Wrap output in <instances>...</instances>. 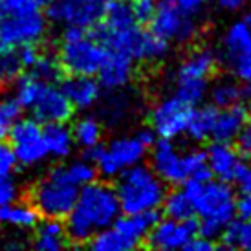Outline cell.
<instances>
[{
	"mask_svg": "<svg viewBox=\"0 0 251 251\" xmlns=\"http://www.w3.org/2000/svg\"><path fill=\"white\" fill-rule=\"evenodd\" d=\"M119 215L121 207L114 187L98 180L90 181L81 187L75 203L64 216L68 240L74 244H88L99 231L108 227Z\"/></svg>",
	"mask_w": 251,
	"mask_h": 251,
	"instance_id": "cell-1",
	"label": "cell"
},
{
	"mask_svg": "<svg viewBox=\"0 0 251 251\" xmlns=\"http://www.w3.org/2000/svg\"><path fill=\"white\" fill-rule=\"evenodd\" d=\"M193 203V215L198 218V233L203 237L218 238L233 216L237 215V196L227 181L216 180L211 176L200 180L185 181Z\"/></svg>",
	"mask_w": 251,
	"mask_h": 251,
	"instance_id": "cell-2",
	"label": "cell"
},
{
	"mask_svg": "<svg viewBox=\"0 0 251 251\" xmlns=\"http://www.w3.org/2000/svg\"><path fill=\"white\" fill-rule=\"evenodd\" d=\"M42 7L37 0H0V46H37L48 31Z\"/></svg>",
	"mask_w": 251,
	"mask_h": 251,
	"instance_id": "cell-3",
	"label": "cell"
},
{
	"mask_svg": "<svg viewBox=\"0 0 251 251\" xmlns=\"http://www.w3.org/2000/svg\"><path fill=\"white\" fill-rule=\"evenodd\" d=\"M167 183L151 165L138 163L116 176V196L121 213H156L167 195Z\"/></svg>",
	"mask_w": 251,
	"mask_h": 251,
	"instance_id": "cell-4",
	"label": "cell"
},
{
	"mask_svg": "<svg viewBox=\"0 0 251 251\" xmlns=\"http://www.w3.org/2000/svg\"><path fill=\"white\" fill-rule=\"evenodd\" d=\"M149 158L154 173L171 185H183L185 181L211 176L205 154L198 149H183L175 140L160 138L151 147Z\"/></svg>",
	"mask_w": 251,
	"mask_h": 251,
	"instance_id": "cell-5",
	"label": "cell"
},
{
	"mask_svg": "<svg viewBox=\"0 0 251 251\" xmlns=\"http://www.w3.org/2000/svg\"><path fill=\"white\" fill-rule=\"evenodd\" d=\"M152 143L154 132L149 128L119 134L96 147L92 151V161L99 175H103L105 178H116L126 169L143 163Z\"/></svg>",
	"mask_w": 251,
	"mask_h": 251,
	"instance_id": "cell-6",
	"label": "cell"
},
{
	"mask_svg": "<svg viewBox=\"0 0 251 251\" xmlns=\"http://www.w3.org/2000/svg\"><path fill=\"white\" fill-rule=\"evenodd\" d=\"M77 183L64 163L53 165L46 173H42L29 189V202L44 218H61L70 213L79 195Z\"/></svg>",
	"mask_w": 251,
	"mask_h": 251,
	"instance_id": "cell-7",
	"label": "cell"
},
{
	"mask_svg": "<svg viewBox=\"0 0 251 251\" xmlns=\"http://www.w3.org/2000/svg\"><path fill=\"white\" fill-rule=\"evenodd\" d=\"M96 26V35L108 51L125 53L136 61V51L140 46L143 29L140 28L138 19L134 17L128 0H108Z\"/></svg>",
	"mask_w": 251,
	"mask_h": 251,
	"instance_id": "cell-8",
	"label": "cell"
},
{
	"mask_svg": "<svg viewBox=\"0 0 251 251\" xmlns=\"http://www.w3.org/2000/svg\"><path fill=\"white\" fill-rule=\"evenodd\" d=\"M106 57L105 44L84 28H64L57 61L68 75H98Z\"/></svg>",
	"mask_w": 251,
	"mask_h": 251,
	"instance_id": "cell-9",
	"label": "cell"
},
{
	"mask_svg": "<svg viewBox=\"0 0 251 251\" xmlns=\"http://www.w3.org/2000/svg\"><path fill=\"white\" fill-rule=\"evenodd\" d=\"M218 57L211 48H195L181 59V63L176 66L173 83L175 92L180 99L187 101L189 105H198L209 88L211 77L215 75Z\"/></svg>",
	"mask_w": 251,
	"mask_h": 251,
	"instance_id": "cell-10",
	"label": "cell"
},
{
	"mask_svg": "<svg viewBox=\"0 0 251 251\" xmlns=\"http://www.w3.org/2000/svg\"><path fill=\"white\" fill-rule=\"evenodd\" d=\"M156 216L154 213H125L99 231L88 246L94 251H130L147 240Z\"/></svg>",
	"mask_w": 251,
	"mask_h": 251,
	"instance_id": "cell-11",
	"label": "cell"
},
{
	"mask_svg": "<svg viewBox=\"0 0 251 251\" xmlns=\"http://www.w3.org/2000/svg\"><path fill=\"white\" fill-rule=\"evenodd\" d=\"M220 57L231 77L251 84V28L244 21L231 22L220 39Z\"/></svg>",
	"mask_w": 251,
	"mask_h": 251,
	"instance_id": "cell-12",
	"label": "cell"
},
{
	"mask_svg": "<svg viewBox=\"0 0 251 251\" xmlns=\"http://www.w3.org/2000/svg\"><path fill=\"white\" fill-rule=\"evenodd\" d=\"M149 24L169 44H187L198 35V17L183 11L176 0H160Z\"/></svg>",
	"mask_w": 251,
	"mask_h": 251,
	"instance_id": "cell-13",
	"label": "cell"
},
{
	"mask_svg": "<svg viewBox=\"0 0 251 251\" xmlns=\"http://www.w3.org/2000/svg\"><path fill=\"white\" fill-rule=\"evenodd\" d=\"M9 140L19 167L37 169L50 160L44 141V125L35 118L19 119L9 132Z\"/></svg>",
	"mask_w": 251,
	"mask_h": 251,
	"instance_id": "cell-14",
	"label": "cell"
},
{
	"mask_svg": "<svg viewBox=\"0 0 251 251\" xmlns=\"http://www.w3.org/2000/svg\"><path fill=\"white\" fill-rule=\"evenodd\" d=\"M195 105L180 99L176 94L158 99L149 112V123L154 136L163 140H176L185 134Z\"/></svg>",
	"mask_w": 251,
	"mask_h": 251,
	"instance_id": "cell-15",
	"label": "cell"
},
{
	"mask_svg": "<svg viewBox=\"0 0 251 251\" xmlns=\"http://www.w3.org/2000/svg\"><path fill=\"white\" fill-rule=\"evenodd\" d=\"M108 0H51L48 4V19L64 28L96 26L105 11Z\"/></svg>",
	"mask_w": 251,
	"mask_h": 251,
	"instance_id": "cell-16",
	"label": "cell"
},
{
	"mask_svg": "<svg viewBox=\"0 0 251 251\" xmlns=\"http://www.w3.org/2000/svg\"><path fill=\"white\" fill-rule=\"evenodd\" d=\"M198 235V224L193 218L176 220V218H161L154 220L152 227L147 235L149 248L158 251L185 250L189 242Z\"/></svg>",
	"mask_w": 251,
	"mask_h": 251,
	"instance_id": "cell-17",
	"label": "cell"
},
{
	"mask_svg": "<svg viewBox=\"0 0 251 251\" xmlns=\"http://www.w3.org/2000/svg\"><path fill=\"white\" fill-rule=\"evenodd\" d=\"M33 112V118L41 121L42 125L46 123H66L74 114L68 98L64 96L61 86L55 83H46L42 86L39 98L35 99L33 106L29 108Z\"/></svg>",
	"mask_w": 251,
	"mask_h": 251,
	"instance_id": "cell-18",
	"label": "cell"
},
{
	"mask_svg": "<svg viewBox=\"0 0 251 251\" xmlns=\"http://www.w3.org/2000/svg\"><path fill=\"white\" fill-rule=\"evenodd\" d=\"M101 108H99V119L106 126H121L126 125L130 119L138 114L141 106V101L136 94L119 88V90H110L103 101L99 99Z\"/></svg>",
	"mask_w": 251,
	"mask_h": 251,
	"instance_id": "cell-19",
	"label": "cell"
},
{
	"mask_svg": "<svg viewBox=\"0 0 251 251\" xmlns=\"http://www.w3.org/2000/svg\"><path fill=\"white\" fill-rule=\"evenodd\" d=\"M203 154H205L209 175L222 181H233L237 171L244 163L242 154L229 141H215L213 145L207 147V151Z\"/></svg>",
	"mask_w": 251,
	"mask_h": 251,
	"instance_id": "cell-20",
	"label": "cell"
},
{
	"mask_svg": "<svg viewBox=\"0 0 251 251\" xmlns=\"http://www.w3.org/2000/svg\"><path fill=\"white\" fill-rule=\"evenodd\" d=\"M134 72H136V61L132 57L106 50L105 61L98 72V81L101 88H105L106 92L119 90L130 84Z\"/></svg>",
	"mask_w": 251,
	"mask_h": 251,
	"instance_id": "cell-21",
	"label": "cell"
},
{
	"mask_svg": "<svg viewBox=\"0 0 251 251\" xmlns=\"http://www.w3.org/2000/svg\"><path fill=\"white\" fill-rule=\"evenodd\" d=\"M250 112L248 106L240 101L235 105L222 106L215 110V119H213V130H211V140L215 141H235L242 126L248 123Z\"/></svg>",
	"mask_w": 251,
	"mask_h": 251,
	"instance_id": "cell-22",
	"label": "cell"
},
{
	"mask_svg": "<svg viewBox=\"0 0 251 251\" xmlns=\"http://www.w3.org/2000/svg\"><path fill=\"white\" fill-rule=\"evenodd\" d=\"M63 92L74 110H90L99 105L101 84L94 75H70L63 83Z\"/></svg>",
	"mask_w": 251,
	"mask_h": 251,
	"instance_id": "cell-23",
	"label": "cell"
},
{
	"mask_svg": "<svg viewBox=\"0 0 251 251\" xmlns=\"http://www.w3.org/2000/svg\"><path fill=\"white\" fill-rule=\"evenodd\" d=\"M41 220V215L29 200H15L0 207V226L13 233H28L33 231Z\"/></svg>",
	"mask_w": 251,
	"mask_h": 251,
	"instance_id": "cell-24",
	"label": "cell"
},
{
	"mask_svg": "<svg viewBox=\"0 0 251 251\" xmlns=\"http://www.w3.org/2000/svg\"><path fill=\"white\" fill-rule=\"evenodd\" d=\"M33 248L41 251H61L68 244L66 226L61 218H44L33 229Z\"/></svg>",
	"mask_w": 251,
	"mask_h": 251,
	"instance_id": "cell-25",
	"label": "cell"
},
{
	"mask_svg": "<svg viewBox=\"0 0 251 251\" xmlns=\"http://www.w3.org/2000/svg\"><path fill=\"white\" fill-rule=\"evenodd\" d=\"M70 128L75 147L83 149V151L92 152L96 147L103 143V138H105V125L98 116L84 114V116L75 119V123Z\"/></svg>",
	"mask_w": 251,
	"mask_h": 251,
	"instance_id": "cell-26",
	"label": "cell"
},
{
	"mask_svg": "<svg viewBox=\"0 0 251 251\" xmlns=\"http://www.w3.org/2000/svg\"><path fill=\"white\" fill-rule=\"evenodd\" d=\"M44 141H46L48 156L59 161L70 158V154L75 149L72 128L66 123H46L44 125Z\"/></svg>",
	"mask_w": 251,
	"mask_h": 251,
	"instance_id": "cell-27",
	"label": "cell"
},
{
	"mask_svg": "<svg viewBox=\"0 0 251 251\" xmlns=\"http://www.w3.org/2000/svg\"><path fill=\"white\" fill-rule=\"evenodd\" d=\"M224 248L237 251H251V218L233 216L218 235Z\"/></svg>",
	"mask_w": 251,
	"mask_h": 251,
	"instance_id": "cell-28",
	"label": "cell"
},
{
	"mask_svg": "<svg viewBox=\"0 0 251 251\" xmlns=\"http://www.w3.org/2000/svg\"><path fill=\"white\" fill-rule=\"evenodd\" d=\"M207 96L215 108L235 105V103L244 101V84L237 81L235 77H222L213 84L209 83Z\"/></svg>",
	"mask_w": 251,
	"mask_h": 251,
	"instance_id": "cell-29",
	"label": "cell"
},
{
	"mask_svg": "<svg viewBox=\"0 0 251 251\" xmlns=\"http://www.w3.org/2000/svg\"><path fill=\"white\" fill-rule=\"evenodd\" d=\"M171 51V44L151 29H143L140 39V46L136 51V63H160Z\"/></svg>",
	"mask_w": 251,
	"mask_h": 251,
	"instance_id": "cell-30",
	"label": "cell"
},
{
	"mask_svg": "<svg viewBox=\"0 0 251 251\" xmlns=\"http://www.w3.org/2000/svg\"><path fill=\"white\" fill-rule=\"evenodd\" d=\"M22 72H26V64L22 61L21 48L0 46V88L13 84Z\"/></svg>",
	"mask_w": 251,
	"mask_h": 251,
	"instance_id": "cell-31",
	"label": "cell"
},
{
	"mask_svg": "<svg viewBox=\"0 0 251 251\" xmlns=\"http://www.w3.org/2000/svg\"><path fill=\"white\" fill-rule=\"evenodd\" d=\"M44 81H41L35 74H31V72H22L19 79L13 83V96L17 99V103L22 106V108H31L33 103H35V99L39 98V94H41L42 86H44Z\"/></svg>",
	"mask_w": 251,
	"mask_h": 251,
	"instance_id": "cell-32",
	"label": "cell"
},
{
	"mask_svg": "<svg viewBox=\"0 0 251 251\" xmlns=\"http://www.w3.org/2000/svg\"><path fill=\"white\" fill-rule=\"evenodd\" d=\"M215 106H200L193 108L191 119H189L185 136H189L193 141H205L211 138L213 130V119H215Z\"/></svg>",
	"mask_w": 251,
	"mask_h": 251,
	"instance_id": "cell-33",
	"label": "cell"
},
{
	"mask_svg": "<svg viewBox=\"0 0 251 251\" xmlns=\"http://www.w3.org/2000/svg\"><path fill=\"white\" fill-rule=\"evenodd\" d=\"M161 207L165 211V216L169 218H176V220H187L193 218V203H191V196H189L187 189L180 187L175 189L165 195Z\"/></svg>",
	"mask_w": 251,
	"mask_h": 251,
	"instance_id": "cell-34",
	"label": "cell"
},
{
	"mask_svg": "<svg viewBox=\"0 0 251 251\" xmlns=\"http://www.w3.org/2000/svg\"><path fill=\"white\" fill-rule=\"evenodd\" d=\"M22 106L17 103L13 96L0 98V141H6L15 123L21 119Z\"/></svg>",
	"mask_w": 251,
	"mask_h": 251,
	"instance_id": "cell-35",
	"label": "cell"
},
{
	"mask_svg": "<svg viewBox=\"0 0 251 251\" xmlns=\"http://www.w3.org/2000/svg\"><path fill=\"white\" fill-rule=\"evenodd\" d=\"M31 74H35L44 83H57L59 77L63 74V68L57 61V57L48 55V53H39L35 63L28 68Z\"/></svg>",
	"mask_w": 251,
	"mask_h": 251,
	"instance_id": "cell-36",
	"label": "cell"
},
{
	"mask_svg": "<svg viewBox=\"0 0 251 251\" xmlns=\"http://www.w3.org/2000/svg\"><path fill=\"white\" fill-rule=\"evenodd\" d=\"M64 165H66L68 173L72 175V178L79 183V187H84L86 183H90V181H94L98 178V169H96L92 160L74 158V160L64 161Z\"/></svg>",
	"mask_w": 251,
	"mask_h": 251,
	"instance_id": "cell-37",
	"label": "cell"
},
{
	"mask_svg": "<svg viewBox=\"0 0 251 251\" xmlns=\"http://www.w3.org/2000/svg\"><path fill=\"white\" fill-rule=\"evenodd\" d=\"M21 195H22L21 185H19V181L15 180L13 176L0 178V207H4L7 203L19 200Z\"/></svg>",
	"mask_w": 251,
	"mask_h": 251,
	"instance_id": "cell-38",
	"label": "cell"
},
{
	"mask_svg": "<svg viewBox=\"0 0 251 251\" xmlns=\"http://www.w3.org/2000/svg\"><path fill=\"white\" fill-rule=\"evenodd\" d=\"M17 167H19V163H17L11 145H7L6 141H0V178L13 176Z\"/></svg>",
	"mask_w": 251,
	"mask_h": 251,
	"instance_id": "cell-39",
	"label": "cell"
},
{
	"mask_svg": "<svg viewBox=\"0 0 251 251\" xmlns=\"http://www.w3.org/2000/svg\"><path fill=\"white\" fill-rule=\"evenodd\" d=\"M158 2L160 0H128L134 17L138 19L140 24L151 21V17H152L156 7H158Z\"/></svg>",
	"mask_w": 251,
	"mask_h": 251,
	"instance_id": "cell-40",
	"label": "cell"
},
{
	"mask_svg": "<svg viewBox=\"0 0 251 251\" xmlns=\"http://www.w3.org/2000/svg\"><path fill=\"white\" fill-rule=\"evenodd\" d=\"M233 183L240 195H251V163L240 165V169L233 178Z\"/></svg>",
	"mask_w": 251,
	"mask_h": 251,
	"instance_id": "cell-41",
	"label": "cell"
},
{
	"mask_svg": "<svg viewBox=\"0 0 251 251\" xmlns=\"http://www.w3.org/2000/svg\"><path fill=\"white\" fill-rule=\"evenodd\" d=\"M237 149L242 156L251 158V119H248V123L242 126V130L237 136Z\"/></svg>",
	"mask_w": 251,
	"mask_h": 251,
	"instance_id": "cell-42",
	"label": "cell"
},
{
	"mask_svg": "<svg viewBox=\"0 0 251 251\" xmlns=\"http://www.w3.org/2000/svg\"><path fill=\"white\" fill-rule=\"evenodd\" d=\"M176 2H178V6H180L183 11H187V13L193 15V17H198L205 7L211 6L216 0H176Z\"/></svg>",
	"mask_w": 251,
	"mask_h": 251,
	"instance_id": "cell-43",
	"label": "cell"
},
{
	"mask_svg": "<svg viewBox=\"0 0 251 251\" xmlns=\"http://www.w3.org/2000/svg\"><path fill=\"white\" fill-rule=\"evenodd\" d=\"M215 248V242H213V238L209 237H203V235H196L191 242H189V246L185 248V250L189 251H211Z\"/></svg>",
	"mask_w": 251,
	"mask_h": 251,
	"instance_id": "cell-44",
	"label": "cell"
},
{
	"mask_svg": "<svg viewBox=\"0 0 251 251\" xmlns=\"http://www.w3.org/2000/svg\"><path fill=\"white\" fill-rule=\"evenodd\" d=\"M250 0H216L218 7L222 11H227V13H237V11H242L246 6H248Z\"/></svg>",
	"mask_w": 251,
	"mask_h": 251,
	"instance_id": "cell-45",
	"label": "cell"
},
{
	"mask_svg": "<svg viewBox=\"0 0 251 251\" xmlns=\"http://www.w3.org/2000/svg\"><path fill=\"white\" fill-rule=\"evenodd\" d=\"M237 215L242 218H251V195H240L237 200Z\"/></svg>",
	"mask_w": 251,
	"mask_h": 251,
	"instance_id": "cell-46",
	"label": "cell"
},
{
	"mask_svg": "<svg viewBox=\"0 0 251 251\" xmlns=\"http://www.w3.org/2000/svg\"><path fill=\"white\" fill-rule=\"evenodd\" d=\"M242 21H244L246 24H248V26L251 28V9H248V11H246V13H244V19H242Z\"/></svg>",
	"mask_w": 251,
	"mask_h": 251,
	"instance_id": "cell-47",
	"label": "cell"
},
{
	"mask_svg": "<svg viewBox=\"0 0 251 251\" xmlns=\"http://www.w3.org/2000/svg\"><path fill=\"white\" fill-rule=\"evenodd\" d=\"M37 2H39V4H42V6H48L51 0H37Z\"/></svg>",
	"mask_w": 251,
	"mask_h": 251,
	"instance_id": "cell-48",
	"label": "cell"
}]
</instances>
